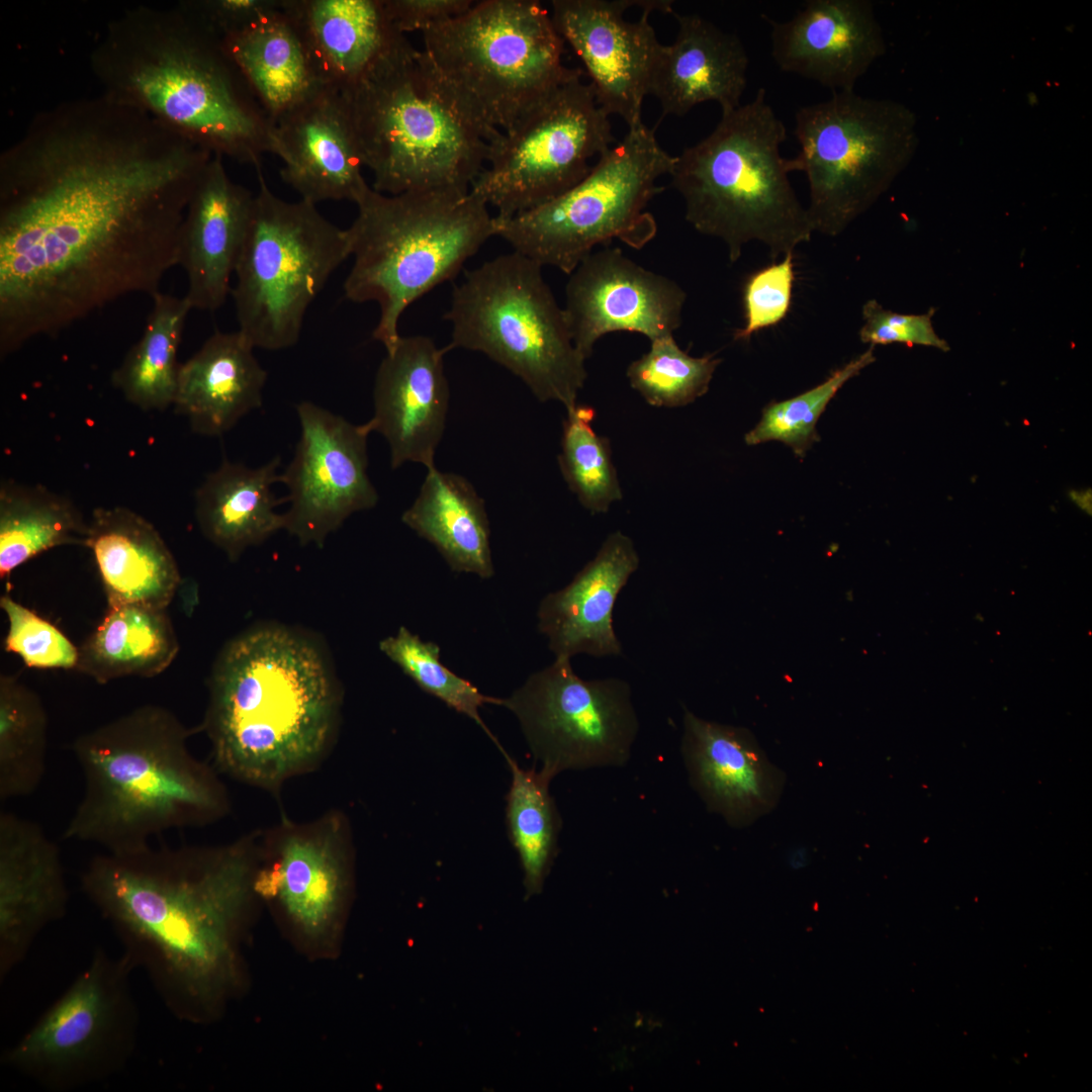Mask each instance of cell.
<instances>
[{
  "instance_id": "cell-1",
  "label": "cell",
  "mask_w": 1092,
  "mask_h": 1092,
  "mask_svg": "<svg viewBox=\"0 0 1092 1092\" xmlns=\"http://www.w3.org/2000/svg\"><path fill=\"white\" fill-rule=\"evenodd\" d=\"M213 155L102 93L37 112L0 155V355L151 298Z\"/></svg>"
},
{
  "instance_id": "cell-2",
  "label": "cell",
  "mask_w": 1092,
  "mask_h": 1092,
  "mask_svg": "<svg viewBox=\"0 0 1092 1092\" xmlns=\"http://www.w3.org/2000/svg\"><path fill=\"white\" fill-rule=\"evenodd\" d=\"M256 872L243 841L94 856L85 896L176 1016L209 1021L240 977L237 939Z\"/></svg>"
},
{
  "instance_id": "cell-3",
  "label": "cell",
  "mask_w": 1092,
  "mask_h": 1092,
  "mask_svg": "<svg viewBox=\"0 0 1092 1092\" xmlns=\"http://www.w3.org/2000/svg\"><path fill=\"white\" fill-rule=\"evenodd\" d=\"M89 62L103 95L213 156L258 169L273 154V123L220 35L185 1L125 10L107 24Z\"/></svg>"
},
{
  "instance_id": "cell-4",
  "label": "cell",
  "mask_w": 1092,
  "mask_h": 1092,
  "mask_svg": "<svg viewBox=\"0 0 1092 1092\" xmlns=\"http://www.w3.org/2000/svg\"><path fill=\"white\" fill-rule=\"evenodd\" d=\"M202 728L215 766L263 786L316 760L337 727L341 690L312 635L261 624L225 643L208 677Z\"/></svg>"
},
{
  "instance_id": "cell-5",
  "label": "cell",
  "mask_w": 1092,
  "mask_h": 1092,
  "mask_svg": "<svg viewBox=\"0 0 1092 1092\" xmlns=\"http://www.w3.org/2000/svg\"><path fill=\"white\" fill-rule=\"evenodd\" d=\"M189 734L171 711L147 704L78 736L72 751L84 791L64 838L125 854L164 831L221 817L224 789L189 752Z\"/></svg>"
},
{
  "instance_id": "cell-6",
  "label": "cell",
  "mask_w": 1092,
  "mask_h": 1092,
  "mask_svg": "<svg viewBox=\"0 0 1092 1092\" xmlns=\"http://www.w3.org/2000/svg\"><path fill=\"white\" fill-rule=\"evenodd\" d=\"M786 138L784 122L759 88L752 100L722 112L705 139L674 157L668 175L684 200L687 221L721 240L731 263L752 241L776 259L812 238L807 209L789 179L791 161L781 155Z\"/></svg>"
},
{
  "instance_id": "cell-7",
  "label": "cell",
  "mask_w": 1092,
  "mask_h": 1092,
  "mask_svg": "<svg viewBox=\"0 0 1092 1092\" xmlns=\"http://www.w3.org/2000/svg\"><path fill=\"white\" fill-rule=\"evenodd\" d=\"M356 205L347 229L354 261L344 293L353 302L378 304L372 337L389 351L405 309L452 280L495 236L494 215L470 190L457 189L388 195L371 187Z\"/></svg>"
},
{
  "instance_id": "cell-8",
  "label": "cell",
  "mask_w": 1092,
  "mask_h": 1092,
  "mask_svg": "<svg viewBox=\"0 0 1092 1092\" xmlns=\"http://www.w3.org/2000/svg\"><path fill=\"white\" fill-rule=\"evenodd\" d=\"M343 94L375 191H469L485 167L490 140L413 44Z\"/></svg>"
},
{
  "instance_id": "cell-9",
  "label": "cell",
  "mask_w": 1092,
  "mask_h": 1092,
  "mask_svg": "<svg viewBox=\"0 0 1092 1092\" xmlns=\"http://www.w3.org/2000/svg\"><path fill=\"white\" fill-rule=\"evenodd\" d=\"M422 35L433 70L490 144L583 73L563 64L565 42L536 0L475 1Z\"/></svg>"
},
{
  "instance_id": "cell-10",
  "label": "cell",
  "mask_w": 1092,
  "mask_h": 1092,
  "mask_svg": "<svg viewBox=\"0 0 1092 1092\" xmlns=\"http://www.w3.org/2000/svg\"><path fill=\"white\" fill-rule=\"evenodd\" d=\"M446 346L480 352L518 376L540 401L566 410L587 377L563 307L537 262L513 251L466 271L444 314Z\"/></svg>"
},
{
  "instance_id": "cell-11",
  "label": "cell",
  "mask_w": 1092,
  "mask_h": 1092,
  "mask_svg": "<svg viewBox=\"0 0 1092 1092\" xmlns=\"http://www.w3.org/2000/svg\"><path fill=\"white\" fill-rule=\"evenodd\" d=\"M674 157L643 122L605 152L589 173L554 199L510 218L495 220V236L515 252L569 275L599 245L618 239L641 249L656 235L646 211L663 190Z\"/></svg>"
},
{
  "instance_id": "cell-12",
  "label": "cell",
  "mask_w": 1092,
  "mask_h": 1092,
  "mask_svg": "<svg viewBox=\"0 0 1092 1092\" xmlns=\"http://www.w3.org/2000/svg\"><path fill=\"white\" fill-rule=\"evenodd\" d=\"M256 170L259 189L231 294L238 331L255 348L277 351L298 342L308 307L351 248L347 229L315 204L278 197Z\"/></svg>"
},
{
  "instance_id": "cell-13",
  "label": "cell",
  "mask_w": 1092,
  "mask_h": 1092,
  "mask_svg": "<svg viewBox=\"0 0 1092 1092\" xmlns=\"http://www.w3.org/2000/svg\"><path fill=\"white\" fill-rule=\"evenodd\" d=\"M790 159L806 174V207L814 233L837 237L864 212L909 164L919 144L917 117L904 104L833 92L800 107Z\"/></svg>"
},
{
  "instance_id": "cell-14",
  "label": "cell",
  "mask_w": 1092,
  "mask_h": 1092,
  "mask_svg": "<svg viewBox=\"0 0 1092 1092\" xmlns=\"http://www.w3.org/2000/svg\"><path fill=\"white\" fill-rule=\"evenodd\" d=\"M133 970L122 953L96 948L68 989L2 1054L1 1064L49 1092H70L116 1075L138 1042Z\"/></svg>"
},
{
  "instance_id": "cell-15",
  "label": "cell",
  "mask_w": 1092,
  "mask_h": 1092,
  "mask_svg": "<svg viewBox=\"0 0 1092 1092\" xmlns=\"http://www.w3.org/2000/svg\"><path fill=\"white\" fill-rule=\"evenodd\" d=\"M584 73L564 83L490 144L470 192L504 219L561 195L592 170L589 161L614 146L610 115Z\"/></svg>"
},
{
  "instance_id": "cell-16",
  "label": "cell",
  "mask_w": 1092,
  "mask_h": 1092,
  "mask_svg": "<svg viewBox=\"0 0 1092 1092\" xmlns=\"http://www.w3.org/2000/svg\"><path fill=\"white\" fill-rule=\"evenodd\" d=\"M500 706L516 716L533 757L553 778L624 766L639 731L629 684L581 678L570 658L532 673Z\"/></svg>"
},
{
  "instance_id": "cell-17",
  "label": "cell",
  "mask_w": 1092,
  "mask_h": 1092,
  "mask_svg": "<svg viewBox=\"0 0 1092 1092\" xmlns=\"http://www.w3.org/2000/svg\"><path fill=\"white\" fill-rule=\"evenodd\" d=\"M300 438L281 474L288 489L285 528L301 545L322 547L352 514L375 507L367 473L368 423L354 425L313 402L296 406Z\"/></svg>"
},
{
  "instance_id": "cell-18",
  "label": "cell",
  "mask_w": 1092,
  "mask_h": 1092,
  "mask_svg": "<svg viewBox=\"0 0 1092 1092\" xmlns=\"http://www.w3.org/2000/svg\"><path fill=\"white\" fill-rule=\"evenodd\" d=\"M671 1L552 0L557 32L583 65L600 107L628 128L642 123V104L661 43L649 22Z\"/></svg>"
},
{
  "instance_id": "cell-19",
  "label": "cell",
  "mask_w": 1092,
  "mask_h": 1092,
  "mask_svg": "<svg viewBox=\"0 0 1092 1092\" xmlns=\"http://www.w3.org/2000/svg\"><path fill=\"white\" fill-rule=\"evenodd\" d=\"M685 290L618 248L593 251L569 274L563 306L573 343L585 358L614 332L653 340L672 336L682 321Z\"/></svg>"
},
{
  "instance_id": "cell-20",
  "label": "cell",
  "mask_w": 1092,
  "mask_h": 1092,
  "mask_svg": "<svg viewBox=\"0 0 1092 1092\" xmlns=\"http://www.w3.org/2000/svg\"><path fill=\"white\" fill-rule=\"evenodd\" d=\"M446 347L438 348L427 336H400L376 372L374 415L367 422L390 449L393 469L406 462L435 466L449 406V385L444 370Z\"/></svg>"
},
{
  "instance_id": "cell-21",
  "label": "cell",
  "mask_w": 1092,
  "mask_h": 1092,
  "mask_svg": "<svg viewBox=\"0 0 1092 1092\" xmlns=\"http://www.w3.org/2000/svg\"><path fill=\"white\" fill-rule=\"evenodd\" d=\"M61 850L36 822L0 813V981L26 958L38 934L67 913Z\"/></svg>"
},
{
  "instance_id": "cell-22",
  "label": "cell",
  "mask_w": 1092,
  "mask_h": 1092,
  "mask_svg": "<svg viewBox=\"0 0 1092 1092\" xmlns=\"http://www.w3.org/2000/svg\"><path fill=\"white\" fill-rule=\"evenodd\" d=\"M273 154L283 162L282 180L312 204L327 200L358 204L371 188L362 174L347 99L332 86L274 124Z\"/></svg>"
},
{
  "instance_id": "cell-23",
  "label": "cell",
  "mask_w": 1092,
  "mask_h": 1092,
  "mask_svg": "<svg viewBox=\"0 0 1092 1092\" xmlns=\"http://www.w3.org/2000/svg\"><path fill=\"white\" fill-rule=\"evenodd\" d=\"M766 20L777 66L832 93L852 91L886 52L882 27L868 0H808L789 20Z\"/></svg>"
},
{
  "instance_id": "cell-24",
  "label": "cell",
  "mask_w": 1092,
  "mask_h": 1092,
  "mask_svg": "<svg viewBox=\"0 0 1092 1092\" xmlns=\"http://www.w3.org/2000/svg\"><path fill=\"white\" fill-rule=\"evenodd\" d=\"M680 752L692 788L708 810L742 828L779 803L785 776L746 728L720 724L685 709Z\"/></svg>"
},
{
  "instance_id": "cell-25",
  "label": "cell",
  "mask_w": 1092,
  "mask_h": 1092,
  "mask_svg": "<svg viewBox=\"0 0 1092 1092\" xmlns=\"http://www.w3.org/2000/svg\"><path fill=\"white\" fill-rule=\"evenodd\" d=\"M254 194L234 182L223 158L213 156L187 206L178 265L187 277L192 309L213 311L231 294V279L247 236Z\"/></svg>"
},
{
  "instance_id": "cell-26",
  "label": "cell",
  "mask_w": 1092,
  "mask_h": 1092,
  "mask_svg": "<svg viewBox=\"0 0 1092 1092\" xmlns=\"http://www.w3.org/2000/svg\"><path fill=\"white\" fill-rule=\"evenodd\" d=\"M639 562L632 539L620 531L613 532L565 587L541 600L538 629L547 638L555 658L580 653L595 657L621 655L613 611Z\"/></svg>"
},
{
  "instance_id": "cell-27",
  "label": "cell",
  "mask_w": 1092,
  "mask_h": 1092,
  "mask_svg": "<svg viewBox=\"0 0 1092 1092\" xmlns=\"http://www.w3.org/2000/svg\"><path fill=\"white\" fill-rule=\"evenodd\" d=\"M341 824L298 829L278 843L270 869L260 872L254 890L277 900L307 938L320 940L336 927L349 887V857Z\"/></svg>"
},
{
  "instance_id": "cell-28",
  "label": "cell",
  "mask_w": 1092,
  "mask_h": 1092,
  "mask_svg": "<svg viewBox=\"0 0 1092 1092\" xmlns=\"http://www.w3.org/2000/svg\"><path fill=\"white\" fill-rule=\"evenodd\" d=\"M283 6L300 24L325 83L342 93L412 46L391 22L383 0H283Z\"/></svg>"
},
{
  "instance_id": "cell-29",
  "label": "cell",
  "mask_w": 1092,
  "mask_h": 1092,
  "mask_svg": "<svg viewBox=\"0 0 1092 1092\" xmlns=\"http://www.w3.org/2000/svg\"><path fill=\"white\" fill-rule=\"evenodd\" d=\"M677 33L658 51L649 83L666 115L684 116L716 102L721 111L738 107L747 84L749 58L741 39L698 14L672 12Z\"/></svg>"
},
{
  "instance_id": "cell-30",
  "label": "cell",
  "mask_w": 1092,
  "mask_h": 1092,
  "mask_svg": "<svg viewBox=\"0 0 1092 1092\" xmlns=\"http://www.w3.org/2000/svg\"><path fill=\"white\" fill-rule=\"evenodd\" d=\"M91 550L107 606L167 609L181 583L177 562L157 529L125 507H99L88 521Z\"/></svg>"
},
{
  "instance_id": "cell-31",
  "label": "cell",
  "mask_w": 1092,
  "mask_h": 1092,
  "mask_svg": "<svg viewBox=\"0 0 1092 1092\" xmlns=\"http://www.w3.org/2000/svg\"><path fill=\"white\" fill-rule=\"evenodd\" d=\"M239 331H215L180 364L173 402L196 434L218 437L262 404L267 372Z\"/></svg>"
},
{
  "instance_id": "cell-32",
  "label": "cell",
  "mask_w": 1092,
  "mask_h": 1092,
  "mask_svg": "<svg viewBox=\"0 0 1092 1092\" xmlns=\"http://www.w3.org/2000/svg\"><path fill=\"white\" fill-rule=\"evenodd\" d=\"M220 37L273 125L328 86L283 0L276 10Z\"/></svg>"
},
{
  "instance_id": "cell-33",
  "label": "cell",
  "mask_w": 1092,
  "mask_h": 1092,
  "mask_svg": "<svg viewBox=\"0 0 1092 1092\" xmlns=\"http://www.w3.org/2000/svg\"><path fill=\"white\" fill-rule=\"evenodd\" d=\"M279 456L265 465L250 468L224 459L195 492V515L205 538L231 561L285 528L284 514L275 508L272 485L281 481Z\"/></svg>"
},
{
  "instance_id": "cell-34",
  "label": "cell",
  "mask_w": 1092,
  "mask_h": 1092,
  "mask_svg": "<svg viewBox=\"0 0 1092 1092\" xmlns=\"http://www.w3.org/2000/svg\"><path fill=\"white\" fill-rule=\"evenodd\" d=\"M401 521L433 544L453 571L481 578L494 574L485 505L463 476L428 469Z\"/></svg>"
},
{
  "instance_id": "cell-35",
  "label": "cell",
  "mask_w": 1092,
  "mask_h": 1092,
  "mask_svg": "<svg viewBox=\"0 0 1092 1092\" xmlns=\"http://www.w3.org/2000/svg\"><path fill=\"white\" fill-rule=\"evenodd\" d=\"M78 649L75 669L105 684L162 673L176 658L179 643L167 609L121 605L107 607Z\"/></svg>"
},
{
  "instance_id": "cell-36",
  "label": "cell",
  "mask_w": 1092,
  "mask_h": 1092,
  "mask_svg": "<svg viewBox=\"0 0 1092 1092\" xmlns=\"http://www.w3.org/2000/svg\"><path fill=\"white\" fill-rule=\"evenodd\" d=\"M88 521L66 496L40 484L0 485V577L50 549L86 544Z\"/></svg>"
},
{
  "instance_id": "cell-37",
  "label": "cell",
  "mask_w": 1092,
  "mask_h": 1092,
  "mask_svg": "<svg viewBox=\"0 0 1092 1092\" xmlns=\"http://www.w3.org/2000/svg\"><path fill=\"white\" fill-rule=\"evenodd\" d=\"M140 340L112 372L111 383L143 411L173 405L180 364L177 353L192 309L186 297L158 292Z\"/></svg>"
},
{
  "instance_id": "cell-38",
  "label": "cell",
  "mask_w": 1092,
  "mask_h": 1092,
  "mask_svg": "<svg viewBox=\"0 0 1092 1092\" xmlns=\"http://www.w3.org/2000/svg\"><path fill=\"white\" fill-rule=\"evenodd\" d=\"M503 754L512 774L506 806L508 832L521 861L527 897H531L541 893L558 852L562 820L550 794L554 778L543 768H523L506 751Z\"/></svg>"
},
{
  "instance_id": "cell-39",
  "label": "cell",
  "mask_w": 1092,
  "mask_h": 1092,
  "mask_svg": "<svg viewBox=\"0 0 1092 1092\" xmlns=\"http://www.w3.org/2000/svg\"><path fill=\"white\" fill-rule=\"evenodd\" d=\"M48 714L39 696L14 675L0 676V800L23 798L46 772Z\"/></svg>"
},
{
  "instance_id": "cell-40",
  "label": "cell",
  "mask_w": 1092,
  "mask_h": 1092,
  "mask_svg": "<svg viewBox=\"0 0 1092 1092\" xmlns=\"http://www.w3.org/2000/svg\"><path fill=\"white\" fill-rule=\"evenodd\" d=\"M594 407L576 403L566 410L558 464L569 489L592 514L607 513L622 498L611 444L593 428Z\"/></svg>"
},
{
  "instance_id": "cell-41",
  "label": "cell",
  "mask_w": 1092,
  "mask_h": 1092,
  "mask_svg": "<svg viewBox=\"0 0 1092 1092\" xmlns=\"http://www.w3.org/2000/svg\"><path fill=\"white\" fill-rule=\"evenodd\" d=\"M721 363L714 354L693 357L681 350L673 335L650 342V349L627 368V378L644 400L656 407H678L694 402L709 389Z\"/></svg>"
},
{
  "instance_id": "cell-42",
  "label": "cell",
  "mask_w": 1092,
  "mask_h": 1092,
  "mask_svg": "<svg viewBox=\"0 0 1092 1092\" xmlns=\"http://www.w3.org/2000/svg\"><path fill=\"white\" fill-rule=\"evenodd\" d=\"M380 651L410 676L423 691L449 708L473 720L495 743L505 749L482 720L479 710L485 704L499 705L502 699L483 695L469 680L457 675L440 660V647L424 641L401 626L395 635L379 642Z\"/></svg>"
},
{
  "instance_id": "cell-43",
  "label": "cell",
  "mask_w": 1092,
  "mask_h": 1092,
  "mask_svg": "<svg viewBox=\"0 0 1092 1092\" xmlns=\"http://www.w3.org/2000/svg\"><path fill=\"white\" fill-rule=\"evenodd\" d=\"M874 361V347L871 346L817 386L792 398L769 403L758 424L745 435V443L757 445L780 441L790 446L797 456L804 457L819 440L816 423L827 404L849 379Z\"/></svg>"
},
{
  "instance_id": "cell-44",
  "label": "cell",
  "mask_w": 1092,
  "mask_h": 1092,
  "mask_svg": "<svg viewBox=\"0 0 1092 1092\" xmlns=\"http://www.w3.org/2000/svg\"><path fill=\"white\" fill-rule=\"evenodd\" d=\"M0 607L8 620L7 652L18 655L28 667L76 668L79 649L54 624L7 594L0 598Z\"/></svg>"
},
{
  "instance_id": "cell-45",
  "label": "cell",
  "mask_w": 1092,
  "mask_h": 1092,
  "mask_svg": "<svg viewBox=\"0 0 1092 1092\" xmlns=\"http://www.w3.org/2000/svg\"><path fill=\"white\" fill-rule=\"evenodd\" d=\"M794 256L754 272L743 288L745 325L734 339L746 341L756 332L778 325L788 314L795 281Z\"/></svg>"
},
{
  "instance_id": "cell-46",
  "label": "cell",
  "mask_w": 1092,
  "mask_h": 1092,
  "mask_svg": "<svg viewBox=\"0 0 1092 1092\" xmlns=\"http://www.w3.org/2000/svg\"><path fill=\"white\" fill-rule=\"evenodd\" d=\"M861 312L863 324L859 339L862 343L873 347L902 343L949 350L948 344L934 331L932 309L922 314H903L886 309L877 300L870 299L863 304Z\"/></svg>"
},
{
  "instance_id": "cell-47",
  "label": "cell",
  "mask_w": 1092,
  "mask_h": 1092,
  "mask_svg": "<svg viewBox=\"0 0 1092 1092\" xmlns=\"http://www.w3.org/2000/svg\"><path fill=\"white\" fill-rule=\"evenodd\" d=\"M386 12L402 34L424 32L472 7L473 0H383Z\"/></svg>"
},
{
  "instance_id": "cell-48",
  "label": "cell",
  "mask_w": 1092,
  "mask_h": 1092,
  "mask_svg": "<svg viewBox=\"0 0 1092 1092\" xmlns=\"http://www.w3.org/2000/svg\"><path fill=\"white\" fill-rule=\"evenodd\" d=\"M185 2L219 35L241 29L281 5V0H187Z\"/></svg>"
}]
</instances>
